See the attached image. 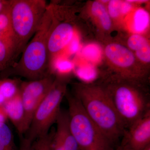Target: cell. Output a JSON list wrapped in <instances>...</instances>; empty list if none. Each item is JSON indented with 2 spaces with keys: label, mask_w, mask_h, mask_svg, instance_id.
Segmentation results:
<instances>
[{
  "label": "cell",
  "mask_w": 150,
  "mask_h": 150,
  "mask_svg": "<svg viewBox=\"0 0 150 150\" xmlns=\"http://www.w3.org/2000/svg\"><path fill=\"white\" fill-rule=\"evenodd\" d=\"M106 61L114 73L112 79L142 84L148 74L146 69L138 66V60L129 48L111 43L104 49Z\"/></svg>",
  "instance_id": "7"
},
{
  "label": "cell",
  "mask_w": 150,
  "mask_h": 150,
  "mask_svg": "<svg viewBox=\"0 0 150 150\" xmlns=\"http://www.w3.org/2000/svg\"><path fill=\"white\" fill-rule=\"evenodd\" d=\"M19 150H34L33 142L25 137L20 136Z\"/></svg>",
  "instance_id": "22"
},
{
  "label": "cell",
  "mask_w": 150,
  "mask_h": 150,
  "mask_svg": "<svg viewBox=\"0 0 150 150\" xmlns=\"http://www.w3.org/2000/svg\"><path fill=\"white\" fill-rule=\"evenodd\" d=\"M55 78L54 75L49 74L39 79L22 82L20 95L25 112L27 130L34 112L50 90Z\"/></svg>",
  "instance_id": "8"
},
{
  "label": "cell",
  "mask_w": 150,
  "mask_h": 150,
  "mask_svg": "<svg viewBox=\"0 0 150 150\" xmlns=\"http://www.w3.org/2000/svg\"><path fill=\"white\" fill-rule=\"evenodd\" d=\"M83 54L86 57L92 61H98L100 57V49L95 45L87 46L84 49Z\"/></svg>",
  "instance_id": "21"
},
{
  "label": "cell",
  "mask_w": 150,
  "mask_h": 150,
  "mask_svg": "<svg viewBox=\"0 0 150 150\" xmlns=\"http://www.w3.org/2000/svg\"><path fill=\"white\" fill-rule=\"evenodd\" d=\"M103 86L126 130L150 111L149 98L142 84L112 78Z\"/></svg>",
  "instance_id": "3"
},
{
  "label": "cell",
  "mask_w": 150,
  "mask_h": 150,
  "mask_svg": "<svg viewBox=\"0 0 150 150\" xmlns=\"http://www.w3.org/2000/svg\"><path fill=\"white\" fill-rule=\"evenodd\" d=\"M121 145L125 150H142L150 144V111L126 129Z\"/></svg>",
  "instance_id": "9"
},
{
  "label": "cell",
  "mask_w": 150,
  "mask_h": 150,
  "mask_svg": "<svg viewBox=\"0 0 150 150\" xmlns=\"http://www.w3.org/2000/svg\"><path fill=\"white\" fill-rule=\"evenodd\" d=\"M127 44L130 50L135 52V56L143 64L150 62V46L148 39L139 33H135L129 38Z\"/></svg>",
  "instance_id": "13"
},
{
  "label": "cell",
  "mask_w": 150,
  "mask_h": 150,
  "mask_svg": "<svg viewBox=\"0 0 150 150\" xmlns=\"http://www.w3.org/2000/svg\"><path fill=\"white\" fill-rule=\"evenodd\" d=\"M74 28L73 24L67 21L59 23L55 14V22L48 37V42L49 69L52 68L59 53L71 43L74 38Z\"/></svg>",
  "instance_id": "10"
},
{
  "label": "cell",
  "mask_w": 150,
  "mask_h": 150,
  "mask_svg": "<svg viewBox=\"0 0 150 150\" xmlns=\"http://www.w3.org/2000/svg\"><path fill=\"white\" fill-rule=\"evenodd\" d=\"M66 96L70 127L79 150H113V144L88 117L77 98Z\"/></svg>",
  "instance_id": "5"
},
{
  "label": "cell",
  "mask_w": 150,
  "mask_h": 150,
  "mask_svg": "<svg viewBox=\"0 0 150 150\" xmlns=\"http://www.w3.org/2000/svg\"><path fill=\"white\" fill-rule=\"evenodd\" d=\"M92 18L98 27L105 31L110 30L112 28V19L108 11L107 8L103 3L100 1L93 2L90 7Z\"/></svg>",
  "instance_id": "14"
},
{
  "label": "cell",
  "mask_w": 150,
  "mask_h": 150,
  "mask_svg": "<svg viewBox=\"0 0 150 150\" xmlns=\"http://www.w3.org/2000/svg\"><path fill=\"white\" fill-rule=\"evenodd\" d=\"M0 38L13 42L15 45L10 15L9 0L8 4L0 13Z\"/></svg>",
  "instance_id": "15"
},
{
  "label": "cell",
  "mask_w": 150,
  "mask_h": 150,
  "mask_svg": "<svg viewBox=\"0 0 150 150\" xmlns=\"http://www.w3.org/2000/svg\"><path fill=\"white\" fill-rule=\"evenodd\" d=\"M0 150H16L13 134L6 123H0Z\"/></svg>",
  "instance_id": "18"
},
{
  "label": "cell",
  "mask_w": 150,
  "mask_h": 150,
  "mask_svg": "<svg viewBox=\"0 0 150 150\" xmlns=\"http://www.w3.org/2000/svg\"><path fill=\"white\" fill-rule=\"evenodd\" d=\"M8 119L11 121L20 136L27 131L25 124V112L20 93L6 100L3 105Z\"/></svg>",
  "instance_id": "12"
},
{
  "label": "cell",
  "mask_w": 150,
  "mask_h": 150,
  "mask_svg": "<svg viewBox=\"0 0 150 150\" xmlns=\"http://www.w3.org/2000/svg\"><path fill=\"white\" fill-rule=\"evenodd\" d=\"M67 83L64 79L56 77L33 117L25 137L33 142L48 134L56 123L60 110L62 100L67 94Z\"/></svg>",
  "instance_id": "6"
},
{
  "label": "cell",
  "mask_w": 150,
  "mask_h": 150,
  "mask_svg": "<svg viewBox=\"0 0 150 150\" xmlns=\"http://www.w3.org/2000/svg\"><path fill=\"white\" fill-rule=\"evenodd\" d=\"M55 20L54 7L48 5L39 28L25 47L20 60L13 66L16 74L33 81L49 74L48 42Z\"/></svg>",
  "instance_id": "2"
},
{
  "label": "cell",
  "mask_w": 150,
  "mask_h": 150,
  "mask_svg": "<svg viewBox=\"0 0 150 150\" xmlns=\"http://www.w3.org/2000/svg\"><path fill=\"white\" fill-rule=\"evenodd\" d=\"M72 46L71 47V50L72 52H76L79 48V42L77 39L72 40Z\"/></svg>",
  "instance_id": "25"
},
{
  "label": "cell",
  "mask_w": 150,
  "mask_h": 150,
  "mask_svg": "<svg viewBox=\"0 0 150 150\" xmlns=\"http://www.w3.org/2000/svg\"><path fill=\"white\" fill-rule=\"evenodd\" d=\"M72 67L71 63L68 61H62L58 64V68L60 71H67L71 69Z\"/></svg>",
  "instance_id": "23"
},
{
  "label": "cell",
  "mask_w": 150,
  "mask_h": 150,
  "mask_svg": "<svg viewBox=\"0 0 150 150\" xmlns=\"http://www.w3.org/2000/svg\"><path fill=\"white\" fill-rule=\"evenodd\" d=\"M21 82V81L14 79H0V93L6 101L19 94Z\"/></svg>",
  "instance_id": "16"
},
{
  "label": "cell",
  "mask_w": 150,
  "mask_h": 150,
  "mask_svg": "<svg viewBox=\"0 0 150 150\" xmlns=\"http://www.w3.org/2000/svg\"><path fill=\"white\" fill-rule=\"evenodd\" d=\"M9 0H0V13L8 4Z\"/></svg>",
  "instance_id": "26"
},
{
  "label": "cell",
  "mask_w": 150,
  "mask_h": 150,
  "mask_svg": "<svg viewBox=\"0 0 150 150\" xmlns=\"http://www.w3.org/2000/svg\"><path fill=\"white\" fill-rule=\"evenodd\" d=\"M48 6L44 0H9L17 57L39 28Z\"/></svg>",
  "instance_id": "4"
},
{
  "label": "cell",
  "mask_w": 150,
  "mask_h": 150,
  "mask_svg": "<svg viewBox=\"0 0 150 150\" xmlns=\"http://www.w3.org/2000/svg\"><path fill=\"white\" fill-rule=\"evenodd\" d=\"M128 1L129 2L131 3H144V2H146V1Z\"/></svg>",
  "instance_id": "28"
},
{
  "label": "cell",
  "mask_w": 150,
  "mask_h": 150,
  "mask_svg": "<svg viewBox=\"0 0 150 150\" xmlns=\"http://www.w3.org/2000/svg\"><path fill=\"white\" fill-rule=\"evenodd\" d=\"M142 150H150V144L148 145V146H147L146 147L144 148V149Z\"/></svg>",
  "instance_id": "30"
},
{
  "label": "cell",
  "mask_w": 150,
  "mask_h": 150,
  "mask_svg": "<svg viewBox=\"0 0 150 150\" xmlns=\"http://www.w3.org/2000/svg\"><path fill=\"white\" fill-rule=\"evenodd\" d=\"M133 5L128 1H109L107 8L111 19H117L129 13L132 10Z\"/></svg>",
  "instance_id": "17"
},
{
  "label": "cell",
  "mask_w": 150,
  "mask_h": 150,
  "mask_svg": "<svg viewBox=\"0 0 150 150\" xmlns=\"http://www.w3.org/2000/svg\"><path fill=\"white\" fill-rule=\"evenodd\" d=\"M74 96L112 144L122 139L126 129L104 86L77 84L75 86Z\"/></svg>",
  "instance_id": "1"
},
{
  "label": "cell",
  "mask_w": 150,
  "mask_h": 150,
  "mask_svg": "<svg viewBox=\"0 0 150 150\" xmlns=\"http://www.w3.org/2000/svg\"><path fill=\"white\" fill-rule=\"evenodd\" d=\"M8 120L3 105H0V123H6Z\"/></svg>",
  "instance_id": "24"
},
{
  "label": "cell",
  "mask_w": 150,
  "mask_h": 150,
  "mask_svg": "<svg viewBox=\"0 0 150 150\" xmlns=\"http://www.w3.org/2000/svg\"><path fill=\"white\" fill-rule=\"evenodd\" d=\"M6 101L4 98L0 93V105H3V104L6 102Z\"/></svg>",
  "instance_id": "27"
},
{
  "label": "cell",
  "mask_w": 150,
  "mask_h": 150,
  "mask_svg": "<svg viewBox=\"0 0 150 150\" xmlns=\"http://www.w3.org/2000/svg\"><path fill=\"white\" fill-rule=\"evenodd\" d=\"M56 123V128L51 140V150H79L70 128L68 111L61 109Z\"/></svg>",
  "instance_id": "11"
},
{
  "label": "cell",
  "mask_w": 150,
  "mask_h": 150,
  "mask_svg": "<svg viewBox=\"0 0 150 150\" xmlns=\"http://www.w3.org/2000/svg\"><path fill=\"white\" fill-rule=\"evenodd\" d=\"M54 131L39 137L33 142L34 150H51V144Z\"/></svg>",
  "instance_id": "20"
},
{
  "label": "cell",
  "mask_w": 150,
  "mask_h": 150,
  "mask_svg": "<svg viewBox=\"0 0 150 150\" xmlns=\"http://www.w3.org/2000/svg\"><path fill=\"white\" fill-rule=\"evenodd\" d=\"M149 13L144 9H137L134 13L132 26L135 33L145 31L149 25Z\"/></svg>",
  "instance_id": "19"
},
{
  "label": "cell",
  "mask_w": 150,
  "mask_h": 150,
  "mask_svg": "<svg viewBox=\"0 0 150 150\" xmlns=\"http://www.w3.org/2000/svg\"><path fill=\"white\" fill-rule=\"evenodd\" d=\"M113 150H124V149H123V148L122 147V146L120 145V146H118V147L116 148L115 149H114Z\"/></svg>",
  "instance_id": "29"
}]
</instances>
